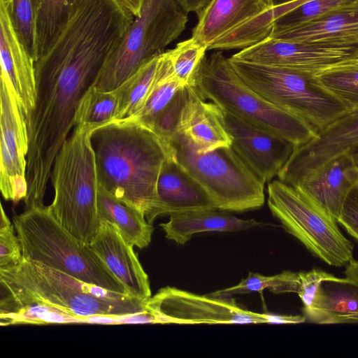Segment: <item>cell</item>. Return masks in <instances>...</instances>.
Returning a JSON list of instances; mask_svg holds the SVG:
<instances>
[{"mask_svg": "<svg viewBox=\"0 0 358 358\" xmlns=\"http://www.w3.org/2000/svg\"><path fill=\"white\" fill-rule=\"evenodd\" d=\"M98 186L146 216L157 201V185L169 146L132 121L110 122L91 134Z\"/></svg>", "mask_w": 358, "mask_h": 358, "instance_id": "cell-1", "label": "cell"}, {"mask_svg": "<svg viewBox=\"0 0 358 358\" xmlns=\"http://www.w3.org/2000/svg\"><path fill=\"white\" fill-rule=\"evenodd\" d=\"M0 301L41 303L78 317L122 315L147 310L146 301L108 290L23 257L0 269Z\"/></svg>", "mask_w": 358, "mask_h": 358, "instance_id": "cell-2", "label": "cell"}, {"mask_svg": "<svg viewBox=\"0 0 358 358\" xmlns=\"http://www.w3.org/2000/svg\"><path fill=\"white\" fill-rule=\"evenodd\" d=\"M90 127L73 128L52 168L54 198L48 206L57 221L83 245L89 246L99 225L98 179Z\"/></svg>", "mask_w": 358, "mask_h": 358, "instance_id": "cell-3", "label": "cell"}, {"mask_svg": "<svg viewBox=\"0 0 358 358\" xmlns=\"http://www.w3.org/2000/svg\"><path fill=\"white\" fill-rule=\"evenodd\" d=\"M199 94L253 125L302 145L318 131L303 119L273 105L251 89L236 73L222 50L202 60L195 78Z\"/></svg>", "mask_w": 358, "mask_h": 358, "instance_id": "cell-4", "label": "cell"}, {"mask_svg": "<svg viewBox=\"0 0 358 358\" xmlns=\"http://www.w3.org/2000/svg\"><path fill=\"white\" fill-rule=\"evenodd\" d=\"M13 224L24 258L108 290L129 294L91 248L80 244L60 225L48 206L27 208L13 216Z\"/></svg>", "mask_w": 358, "mask_h": 358, "instance_id": "cell-5", "label": "cell"}, {"mask_svg": "<svg viewBox=\"0 0 358 358\" xmlns=\"http://www.w3.org/2000/svg\"><path fill=\"white\" fill-rule=\"evenodd\" d=\"M168 145L172 157L206 189L218 210L243 212L264 205L265 184L231 147L199 152L179 131Z\"/></svg>", "mask_w": 358, "mask_h": 358, "instance_id": "cell-6", "label": "cell"}, {"mask_svg": "<svg viewBox=\"0 0 358 358\" xmlns=\"http://www.w3.org/2000/svg\"><path fill=\"white\" fill-rule=\"evenodd\" d=\"M187 21V13L176 0H143L139 15L92 86L103 92L115 90L141 66L164 53L185 30Z\"/></svg>", "mask_w": 358, "mask_h": 358, "instance_id": "cell-7", "label": "cell"}, {"mask_svg": "<svg viewBox=\"0 0 358 358\" xmlns=\"http://www.w3.org/2000/svg\"><path fill=\"white\" fill-rule=\"evenodd\" d=\"M267 192L272 215L315 257L333 266L354 259V245L337 221L301 187L274 180L268 183Z\"/></svg>", "mask_w": 358, "mask_h": 358, "instance_id": "cell-8", "label": "cell"}, {"mask_svg": "<svg viewBox=\"0 0 358 358\" xmlns=\"http://www.w3.org/2000/svg\"><path fill=\"white\" fill-rule=\"evenodd\" d=\"M229 61L255 92L278 108L303 119L317 131L348 111L316 86L315 75L231 57Z\"/></svg>", "mask_w": 358, "mask_h": 358, "instance_id": "cell-9", "label": "cell"}, {"mask_svg": "<svg viewBox=\"0 0 358 358\" xmlns=\"http://www.w3.org/2000/svg\"><path fill=\"white\" fill-rule=\"evenodd\" d=\"M145 306L164 324L268 323V313L241 308L231 297L199 295L169 286L160 289L146 301Z\"/></svg>", "mask_w": 358, "mask_h": 358, "instance_id": "cell-10", "label": "cell"}, {"mask_svg": "<svg viewBox=\"0 0 358 358\" xmlns=\"http://www.w3.org/2000/svg\"><path fill=\"white\" fill-rule=\"evenodd\" d=\"M0 189L3 197L14 203L27 194V122L7 83L0 84Z\"/></svg>", "mask_w": 358, "mask_h": 358, "instance_id": "cell-11", "label": "cell"}, {"mask_svg": "<svg viewBox=\"0 0 358 358\" xmlns=\"http://www.w3.org/2000/svg\"><path fill=\"white\" fill-rule=\"evenodd\" d=\"M358 46L326 42H298L268 37L231 57L315 75L355 55Z\"/></svg>", "mask_w": 358, "mask_h": 358, "instance_id": "cell-12", "label": "cell"}, {"mask_svg": "<svg viewBox=\"0 0 358 358\" xmlns=\"http://www.w3.org/2000/svg\"><path fill=\"white\" fill-rule=\"evenodd\" d=\"M358 148V110L348 111L320 130L308 143L295 147L278 174V180L291 185L304 174L340 155Z\"/></svg>", "mask_w": 358, "mask_h": 358, "instance_id": "cell-13", "label": "cell"}, {"mask_svg": "<svg viewBox=\"0 0 358 358\" xmlns=\"http://www.w3.org/2000/svg\"><path fill=\"white\" fill-rule=\"evenodd\" d=\"M224 120L232 139V149L264 184L272 181L289 159L294 145L226 111Z\"/></svg>", "mask_w": 358, "mask_h": 358, "instance_id": "cell-14", "label": "cell"}, {"mask_svg": "<svg viewBox=\"0 0 358 358\" xmlns=\"http://www.w3.org/2000/svg\"><path fill=\"white\" fill-rule=\"evenodd\" d=\"M89 247L130 296L145 301L152 296L148 276L134 252V246L123 238L114 224L99 221Z\"/></svg>", "mask_w": 358, "mask_h": 358, "instance_id": "cell-15", "label": "cell"}, {"mask_svg": "<svg viewBox=\"0 0 358 358\" xmlns=\"http://www.w3.org/2000/svg\"><path fill=\"white\" fill-rule=\"evenodd\" d=\"M1 79L11 90L27 122L35 106V62L18 40L10 23L6 0H0Z\"/></svg>", "mask_w": 358, "mask_h": 358, "instance_id": "cell-16", "label": "cell"}, {"mask_svg": "<svg viewBox=\"0 0 358 358\" xmlns=\"http://www.w3.org/2000/svg\"><path fill=\"white\" fill-rule=\"evenodd\" d=\"M291 185L310 194L338 222L345 202L358 186V165L353 153L335 157Z\"/></svg>", "mask_w": 358, "mask_h": 358, "instance_id": "cell-17", "label": "cell"}, {"mask_svg": "<svg viewBox=\"0 0 358 358\" xmlns=\"http://www.w3.org/2000/svg\"><path fill=\"white\" fill-rule=\"evenodd\" d=\"M218 210L206 189L171 155L164 162L157 180V201L145 216L148 223L163 215Z\"/></svg>", "mask_w": 358, "mask_h": 358, "instance_id": "cell-18", "label": "cell"}, {"mask_svg": "<svg viewBox=\"0 0 358 358\" xmlns=\"http://www.w3.org/2000/svg\"><path fill=\"white\" fill-rule=\"evenodd\" d=\"M206 100L194 86H189L177 131L182 134L199 152L231 147L232 139L225 126L223 110Z\"/></svg>", "mask_w": 358, "mask_h": 358, "instance_id": "cell-19", "label": "cell"}, {"mask_svg": "<svg viewBox=\"0 0 358 358\" xmlns=\"http://www.w3.org/2000/svg\"><path fill=\"white\" fill-rule=\"evenodd\" d=\"M270 37L291 41L358 46V2L307 23L273 32Z\"/></svg>", "mask_w": 358, "mask_h": 358, "instance_id": "cell-20", "label": "cell"}, {"mask_svg": "<svg viewBox=\"0 0 358 358\" xmlns=\"http://www.w3.org/2000/svg\"><path fill=\"white\" fill-rule=\"evenodd\" d=\"M268 6L266 0H212L197 13L192 37L208 50L218 38Z\"/></svg>", "mask_w": 358, "mask_h": 358, "instance_id": "cell-21", "label": "cell"}, {"mask_svg": "<svg viewBox=\"0 0 358 358\" xmlns=\"http://www.w3.org/2000/svg\"><path fill=\"white\" fill-rule=\"evenodd\" d=\"M217 210L189 211L170 215L169 220L159 226L167 239L183 245L197 233L237 231L259 226L255 219L243 220L217 212Z\"/></svg>", "mask_w": 358, "mask_h": 358, "instance_id": "cell-22", "label": "cell"}, {"mask_svg": "<svg viewBox=\"0 0 358 358\" xmlns=\"http://www.w3.org/2000/svg\"><path fill=\"white\" fill-rule=\"evenodd\" d=\"M323 284L312 306L303 310L306 321L321 324L358 323V285L338 283L329 288Z\"/></svg>", "mask_w": 358, "mask_h": 358, "instance_id": "cell-23", "label": "cell"}, {"mask_svg": "<svg viewBox=\"0 0 358 358\" xmlns=\"http://www.w3.org/2000/svg\"><path fill=\"white\" fill-rule=\"evenodd\" d=\"M97 211L99 221L114 224L123 238L133 246L147 247L154 231L145 214L136 207L119 200L98 187Z\"/></svg>", "mask_w": 358, "mask_h": 358, "instance_id": "cell-24", "label": "cell"}, {"mask_svg": "<svg viewBox=\"0 0 358 358\" xmlns=\"http://www.w3.org/2000/svg\"><path fill=\"white\" fill-rule=\"evenodd\" d=\"M160 55L141 66L115 90L117 105L112 122L129 120L142 108L154 85Z\"/></svg>", "mask_w": 358, "mask_h": 358, "instance_id": "cell-25", "label": "cell"}, {"mask_svg": "<svg viewBox=\"0 0 358 358\" xmlns=\"http://www.w3.org/2000/svg\"><path fill=\"white\" fill-rule=\"evenodd\" d=\"M183 86L176 78L166 51L159 57L154 85L143 106L129 121L138 123L150 130L157 119L169 106ZM126 121V120H124Z\"/></svg>", "mask_w": 358, "mask_h": 358, "instance_id": "cell-26", "label": "cell"}, {"mask_svg": "<svg viewBox=\"0 0 358 358\" xmlns=\"http://www.w3.org/2000/svg\"><path fill=\"white\" fill-rule=\"evenodd\" d=\"M313 80L348 111L358 110V64L345 59L315 74Z\"/></svg>", "mask_w": 358, "mask_h": 358, "instance_id": "cell-27", "label": "cell"}, {"mask_svg": "<svg viewBox=\"0 0 358 358\" xmlns=\"http://www.w3.org/2000/svg\"><path fill=\"white\" fill-rule=\"evenodd\" d=\"M82 318L45 303H16L0 301V324L1 326L18 324L82 323Z\"/></svg>", "mask_w": 358, "mask_h": 358, "instance_id": "cell-28", "label": "cell"}, {"mask_svg": "<svg viewBox=\"0 0 358 358\" xmlns=\"http://www.w3.org/2000/svg\"><path fill=\"white\" fill-rule=\"evenodd\" d=\"M78 1L40 0L36 28L37 60L51 48L63 31Z\"/></svg>", "mask_w": 358, "mask_h": 358, "instance_id": "cell-29", "label": "cell"}, {"mask_svg": "<svg viewBox=\"0 0 358 358\" xmlns=\"http://www.w3.org/2000/svg\"><path fill=\"white\" fill-rule=\"evenodd\" d=\"M117 105L115 90L103 92L91 86L83 94L77 106L74 127L93 129L113 121Z\"/></svg>", "mask_w": 358, "mask_h": 358, "instance_id": "cell-30", "label": "cell"}, {"mask_svg": "<svg viewBox=\"0 0 358 358\" xmlns=\"http://www.w3.org/2000/svg\"><path fill=\"white\" fill-rule=\"evenodd\" d=\"M8 17L18 40L33 58L37 56V20L40 0H6Z\"/></svg>", "mask_w": 358, "mask_h": 358, "instance_id": "cell-31", "label": "cell"}, {"mask_svg": "<svg viewBox=\"0 0 358 358\" xmlns=\"http://www.w3.org/2000/svg\"><path fill=\"white\" fill-rule=\"evenodd\" d=\"M206 50L208 48L205 45L191 37L166 51L173 73L183 86H194L195 78Z\"/></svg>", "mask_w": 358, "mask_h": 358, "instance_id": "cell-32", "label": "cell"}, {"mask_svg": "<svg viewBox=\"0 0 358 358\" xmlns=\"http://www.w3.org/2000/svg\"><path fill=\"white\" fill-rule=\"evenodd\" d=\"M357 2L358 0L308 1L277 19L272 33L307 23L320 18L338 8Z\"/></svg>", "mask_w": 358, "mask_h": 358, "instance_id": "cell-33", "label": "cell"}, {"mask_svg": "<svg viewBox=\"0 0 358 358\" xmlns=\"http://www.w3.org/2000/svg\"><path fill=\"white\" fill-rule=\"evenodd\" d=\"M289 271H285L279 274L266 276L256 273H250L247 278L236 285L208 294L209 296L227 299L234 294L258 292L262 295L265 289L275 293L289 292Z\"/></svg>", "mask_w": 358, "mask_h": 358, "instance_id": "cell-34", "label": "cell"}, {"mask_svg": "<svg viewBox=\"0 0 358 358\" xmlns=\"http://www.w3.org/2000/svg\"><path fill=\"white\" fill-rule=\"evenodd\" d=\"M189 94V86L180 88L165 110L157 119L152 131L166 145L177 132L182 108Z\"/></svg>", "mask_w": 358, "mask_h": 358, "instance_id": "cell-35", "label": "cell"}, {"mask_svg": "<svg viewBox=\"0 0 358 358\" xmlns=\"http://www.w3.org/2000/svg\"><path fill=\"white\" fill-rule=\"evenodd\" d=\"M13 224L0 228V269L18 265L23 259L22 247Z\"/></svg>", "mask_w": 358, "mask_h": 358, "instance_id": "cell-36", "label": "cell"}, {"mask_svg": "<svg viewBox=\"0 0 358 358\" xmlns=\"http://www.w3.org/2000/svg\"><path fill=\"white\" fill-rule=\"evenodd\" d=\"M83 323L101 324H164V322L153 312L147 310L136 313L122 315H93L84 317Z\"/></svg>", "mask_w": 358, "mask_h": 358, "instance_id": "cell-37", "label": "cell"}, {"mask_svg": "<svg viewBox=\"0 0 358 358\" xmlns=\"http://www.w3.org/2000/svg\"><path fill=\"white\" fill-rule=\"evenodd\" d=\"M338 223L358 242V189L348 196Z\"/></svg>", "mask_w": 358, "mask_h": 358, "instance_id": "cell-38", "label": "cell"}, {"mask_svg": "<svg viewBox=\"0 0 358 358\" xmlns=\"http://www.w3.org/2000/svg\"><path fill=\"white\" fill-rule=\"evenodd\" d=\"M181 8L186 12L199 13L212 0H176Z\"/></svg>", "mask_w": 358, "mask_h": 358, "instance_id": "cell-39", "label": "cell"}, {"mask_svg": "<svg viewBox=\"0 0 358 358\" xmlns=\"http://www.w3.org/2000/svg\"><path fill=\"white\" fill-rule=\"evenodd\" d=\"M344 274L352 283L358 285V261L353 259L346 265Z\"/></svg>", "mask_w": 358, "mask_h": 358, "instance_id": "cell-40", "label": "cell"}, {"mask_svg": "<svg viewBox=\"0 0 358 358\" xmlns=\"http://www.w3.org/2000/svg\"><path fill=\"white\" fill-rule=\"evenodd\" d=\"M131 13L136 17L139 15L143 0H119Z\"/></svg>", "mask_w": 358, "mask_h": 358, "instance_id": "cell-41", "label": "cell"}, {"mask_svg": "<svg viewBox=\"0 0 358 358\" xmlns=\"http://www.w3.org/2000/svg\"><path fill=\"white\" fill-rule=\"evenodd\" d=\"M297 0H266L267 3L271 6H278L286 3H289Z\"/></svg>", "mask_w": 358, "mask_h": 358, "instance_id": "cell-42", "label": "cell"}, {"mask_svg": "<svg viewBox=\"0 0 358 358\" xmlns=\"http://www.w3.org/2000/svg\"><path fill=\"white\" fill-rule=\"evenodd\" d=\"M308 1H310V0H297V1L289 3H287L289 9V10H292L294 8H295L297 6H300L301 4H302L303 3L306 2Z\"/></svg>", "mask_w": 358, "mask_h": 358, "instance_id": "cell-43", "label": "cell"}, {"mask_svg": "<svg viewBox=\"0 0 358 358\" xmlns=\"http://www.w3.org/2000/svg\"><path fill=\"white\" fill-rule=\"evenodd\" d=\"M348 60L352 63L358 64V52L355 55L348 59Z\"/></svg>", "mask_w": 358, "mask_h": 358, "instance_id": "cell-44", "label": "cell"}, {"mask_svg": "<svg viewBox=\"0 0 358 358\" xmlns=\"http://www.w3.org/2000/svg\"><path fill=\"white\" fill-rule=\"evenodd\" d=\"M355 160L358 165V148L353 152Z\"/></svg>", "mask_w": 358, "mask_h": 358, "instance_id": "cell-45", "label": "cell"}, {"mask_svg": "<svg viewBox=\"0 0 358 358\" xmlns=\"http://www.w3.org/2000/svg\"><path fill=\"white\" fill-rule=\"evenodd\" d=\"M356 189H358V186L357 187V188H356Z\"/></svg>", "mask_w": 358, "mask_h": 358, "instance_id": "cell-46", "label": "cell"}]
</instances>
